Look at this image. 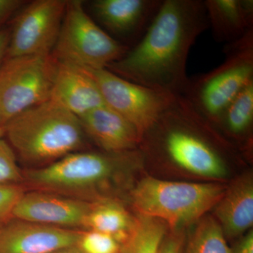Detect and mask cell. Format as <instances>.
<instances>
[{
	"label": "cell",
	"mask_w": 253,
	"mask_h": 253,
	"mask_svg": "<svg viewBox=\"0 0 253 253\" xmlns=\"http://www.w3.org/2000/svg\"><path fill=\"white\" fill-rule=\"evenodd\" d=\"M208 28L203 0H163L142 39L106 69L150 89L183 96L190 50Z\"/></svg>",
	"instance_id": "1"
},
{
	"label": "cell",
	"mask_w": 253,
	"mask_h": 253,
	"mask_svg": "<svg viewBox=\"0 0 253 253\" xmlns=\"http://www.w3.org/2000/svg\"><path fill=\"white\" fill-rule=\"evenodd\" d=\"M139 149L124 152L78 151L45 167L23 170V185L96 203L119 200L134 185L133 176L144 166Z\"/></svg>",
	"instance_id": "2"
},
{
	"label": "cell",
	"mask_w": 253,
	"mask_h": 253,
	"mask_svg": "<svg viewBox=\"0 0 253 253\" xmlns=\"http://www.w3.org/2000/svg\"><path fill=\"white\" fill-rule=\"evenodd\" d=\"M17 159L45 167L85 147L79 118L49 100L20 113L4 126V138Z\"/></svg>",
	"instance_id": "3"
},
{
	"label": "cell",
	"mask_w": 253,
	"mask_h": 253,
	"mask_svg": "<svg viewBox=\"0 0 253 253\" xmlns=\"http://www.w3.org/2000/svg\"><path fill=\"white\" fill-rule=\"evenodd\" d=\"M222 183L166 181L144 176L128 198L138 214L156 218L174 231L199 221L225 193Z\"/></svg>",
	"instance_id": "4"
},
{
	"label": "cell",
	"mask_w": 253,
	"mask_h": 253,
	"mask_svg": "<svg viewBox=\"0 0 253 253\" xmlns=\"http://www.w3.org/2000/svg\"><path fill=\"white\" fill-rule=\"evenodd\" d=\"M224 62L209 72L189 78L184 97L214 126L226 108L253 82V29L225 44Z\"/></svg>",
	"instance_id": "5"
},
{
	"label": "cell",
	"mask_w": 253,
	"mask_h": 253,
	"mask_svg": "<svg viewBox=\"0 0 253 253\" xmlns=\"http://www.w3.org/2000/svg\"><path fill=\"white\" fill-rule=\"evenodd\" d=\"M129 49L113 39L84 10L82 1H67L51 55L58 62L86 69H103Z\"/></svg>",
	"instance_id": "6"
},
{
	"label": "cell",
	"mask_w": 253,
	"mask_h": 253,
	"mask_svg": "<svg viewBox=\"0 0 253 253\" xmlns=\"http://www.w3.org/2000/svg\"><path fill=\"white\" fill-rule=\"evenodd\" d=\"M57 64L51 54L4 59L0 67V122L3 126L26 110L49 101Z\"/></svg>",
	"instance_id": "7"
},
{
	"label": "cell",
	"mask_w": 253,
	"mask_h": 253,
	"mask_svg": "<svg viewBox=\"0 0 253 253\" xmlns=\"http://www.w3.org/2000/svg\"><path fill=\"white\" fill-rule=\"evenodd\" d=\"M85 69L106 106L129 121L143 137L176 96L126 81L106 68Z\"/></svg>",
	"instance_id": "8"
},
{
	"label": "cell",
	"mask_w": 253,
	"mask_h": 253,
	"mask_svg": "<svg viewBox=\"0 0 253 253\" xmlns=\"http://www.w3.org/2000/svg\"><path fill=\"white\" fill-rule=\"evenodd\" d=\"M67 1L36 0L20 10L10 28L6 58L51 54Z\"/></svg>",
	"instance_id": "9"
},
{
	"label": "cell",
	"mask_w": 253,
	"mask_h": 253,
	"mask_svg": "<svg viewBox=\"0 0 253 253\" xmlns=\"http://www.w3.org/2000/svg\"><path fill=\"white\" fill-rule=\"evenodd\" d=\"M163 0H95L94 21L111 38L131 49L142 39Z\"/></svg>",
	"instance_id": "10"
},
{
	"label": "cell",
	"mask_w": 253,
	"mask_h": 253,
	"mask_svg": "<svg viewBox=\"0 0 253 253\" xmlns=\"http://www.w3.org/2000/svg\"><path fill=\"white\" fill-rule=\"evenodd\" d=\"M92 203L67 196L26 190L16 203L11 217L64 229L84 230Z\"/></svg>",
	"instance_id": "11"
},
{
	"label": "cell",
	"mask_w": 253,
	"mask_h": 253,
	"mask_svg": "<svg viewBox=\"0 0 253 253\" xmlns=\"http://www.w3.org/2000/svg\"><path fill=\"white\" fill-rule=\"evenodd\" d=\"M83 231L11 217L0 228V253H50L76 246Z\"/></svg>",
	"instance_id": "12"
},
{
	"label": "cell",
	"mask_w": 253,
	"mask_h": 253,
	"mask_svg": "<svg viewBox=\"0 0 253 253\" xmlns=\"http://www.w3.org/2000/svg\"><path fill=\"white\" fill-rule=\"evenodd\" d=\"M86 137L101 151L124 152L138 149L141 142L139 131L126 118L105 106L79 118Z\"/></svg>",
	"instance_id": "13"
},
{
	"label": "cell",
	"mask_w": 253,
	"mask_h": 253,
	"mask_svg": "<svg viewBox=\"0 0 253 253\" xmlns=\"http://www.w3.org/2000/svg\"><path fill=\"white\" fill-rule=\"evenodd\" d=\"M50 100L78 118L106 105L97 84L85 69L60 62Z\"/></svg>",
	"instance_id": "14"
},
{
	"label": "cell",
	"mask_w": 253,
	"mask_h": 253,
	"mask_svg": "<svg viewBox=\"0 0 253 253\" xmlns=\"http://www.w3.org/2000/svg\"><path fill=\"white\" fill-rule=\"evenodd\" d=\"M214 218L226 239L242 236L253 224V179L247 173L227 186L214 208Z\"/></svg>",
	"instance_id": "15"
},
{
	"label": "cell",
	"mask_w": 253,
	"mask_h": 253,
	"mask_svg": "<svg viewBox=\"0 0 253 253\" xmlns=\"http://www.w3.org/2000/svg\"><path fill=\"white\" fill-rule=\"evenodd\" d=\"M204 4L217 42L238 41L253 29V0H205Z\"/></svg>",
	"instance_id": "16"
},
{
	"label": "cell",
	"mask_w": 253,
	"mask_h": 253,
	"mask_svg": "<svg viewBox=\"0 0 253 253\" xmlns=\"http://www.w3.org/2000/svg\"><path fill=\"white\" fill-rule=\"evenodd\" d=\"M136 217L131 215L122 201L105 200L92 203L84 221V230L104 233L124 245L136 225Z\"/></svg>",
	"instance_id": "17"
},
{
	"label": "cell",
	"mask_w": 253,
	"mask_h": 253,
	"mask_svg": "<svg viewBox=\"0 0 253 253\" xmlns=\"http://www.w3.org/2000/svg\"><path fill=\"white\" fill-rule=\"evenodd\" d=\"M253 126V82L246 86L223 111L214 127L245 146L251 142Z\"/></svg>",
	"instance_id": "18"
},
{
	"label": "cell",
	"mask_w": 253,
	"mask_h": 253,
	"mask_svg": "<svg viewBox=\"0 0 253 253\" xmlns=\"http://www.w3.org/2000/svg\"><path fill=\"white\" fill-rule=\"evenodd\" d=\"M136 225L121 253H158L168 226L156 218L137 214Z\"/></svg>",
	"instance_id": "19"
},
{
	"label": "cell",
	"mask_w": 253,
	"mask_h": 253,
	"mask_svg": "<svg viewBox=\"0 0 253 253\" xmlns=\"http://www.w3.org/2000/svg\"><path fill=\"white\" fill-rule=\"evenodd\" d=\"M226 240L215 218L205 215L198 221L185 253H234Z\"/></svg>",
	"instance_id": "20"
},
{
	"label": "cell",
	"mask_w": 253,
	"mask_h": 253,
	"mask_svg": "<svg viewBox=\"0 0 253 253\" xmlns=\"http://www.w3.org/2000/svg\"><path fill=\"white\" fill-rule=\"evenodd\" d=\"M76 246L83 253H121L123 245L113 236L91 230H83Z\"/></svg>",
	"instance_id": "21"
},
{
	"label": "cell",
	"mask_w": 253,
	"mask_h": 253,
	"mask_svg": "<svg viewBox=\"0 0 253 253\" xmlns=\"http://www.w3.org/2000/svg\"><path fill=\"white\" fill-rule=\"evenodd\" d=\"M17 160L7 141L0 139V184H23V170Z\"/></svg>",
	"instance_id": "22"
},
{
	"label": "cell",
	"mask_w": 253,
	"mask_h": 253,
	"mask_svg": "<svg viewBox=\"0 0 253 253\" xmlns=\"http://www.w3.org/2000/svg\"><path fill=\"white\" fill-rule=\"evenodd\" d=\"M26 191L23 184H0V223L11 219L14 206Z\"/></svg>",
	"instance_id": "23"
},
{
	"label": "cell",
	"mask_w": 253,
	"mask_h": 253,
	"mask_svg": "<svg viewBox=\"0 0 253 253\" xmlns=\"http://www.w3.org/2000/svg\"><path fill=\"white\" fill-rule=\"evenodd\" d=\"M25 4L23 0H0V30Z\"/></svg>",
	"instance_id": "24"
},
{
	"label": "cell",
	"mask_w": 253,
	"mask_h": 253,
	"mask_svg": "<svg viewBox=\"0 0 253 253\" xmlns=\"http://www.w3.org/2000/svg\"><path fill=\"white\" fill-rule=\"evenodd\" d=\"M184 236L179 231H174L172 234L166 236L163 239L158 253H181Z\"/></svg>",
	"instance_id": "25"
},
{
	"label": "cell",
	"mask_w": 253,
	"mask_h": 253,
	"mask_svg": "<svg viewBox=\"0 0 253 253\" xmlns=\"http://www.w3.org/2000/svg\"><path fill=\"white\" fill-rule=\"evenodd\" d=\"M232 251L234 253H253V229L246 233Z\"/></svg>",
	"instance_id": "26"
},
{
	"label": "cell",
	"mask_w": 253,
	"mask_h": 253,
	"mask_svg": "<svg viewBox=\"0 0 253 253\" xmlns=\"http://www.w3.org/2000/svg\"><path fill=\"white\" fill-rule=\"evenodd\" d=\"M9 38L10 28H4L0 30V67L6 56Z\"/></svg>",
	"instance_id": "27"
},
{
	"label": "cell",
	"mask_w": 253,
	"mask_h": 253,
	"mask_svg": "<svg viewBox=\"0 0 253 253\" xmlns=\"http://www.w3.org/2000/svg\"><path fill=\"white\" fill-rule=\"evenodd\" d=\"M50 253H83L77 246H73L71 247L63 248V249L56 250Z\"/></svg>",
	"instance_id": "28"
},
{
	"label": "cell",
	"mask_w": 253,
	"mask_h": 253,
	"mask_svg": "<svg viewBox=\"0 0 253 253\" xmlns=\"http://www.w3.org/2000/svg\"><path fill=\"white\" fill-rule=\"evenodd\" d=\"M4 138V126L0 122V139Z\"/></svg>",
	"instance_id": "29"
},
{
	"label": "cell",
	"mask_w": 253,
	"mask_h": 253,
	"mask_svg": "<svg viewBox=\"0 0 253 253\" xmlns=\"http://www.w3.org/2000/svg\"><path fill=\"white\" fill-rule=\"evenodd\" d=\"M1 224H2V223H0V228H1Z\"/></svg>",
	"instance_id": "30"
}]
</instances>
